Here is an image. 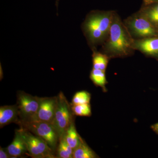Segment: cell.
<instances>
[{"mask_svg": "<svg viewBox=\"0 0 158 158\" xmlns=\"http://www.w3.org/2000/svg\"><path fill=\"white\" fill-rule=\"evenodd\" d=\"M114 14L111 11H93L87 15L82 29L91 47L102 43L109 36Z\"/></svg>", "mask_w": 158, "mask_h": 158, "instance_id": "6da1fadb", "label": "cell"}, {"mask_svg": "<svg viewBox=\"0 0 158 158\" xmlns=\"http://www.w3.org/2000/svg\"><path fill=\"white\" fill-rule=\"evenodd\" d=\"M105 51L114 56L128 55L134 49V40L117 15L114 14Z\"/></svg>", "mask_w": 158, "mask_h": 158, "instance_id": "7a4b0ae2", "label": "cell"}, {"mask_svg": "<svg viewBox=\"0 0 158 158\" xmlns=\"http://www.w3.org/2000/svg\"><path fill=\"white\" fill-rule=\"evenodd\" d=\"M18 125L20 127L42 138L56 152L60 138L52 124L45 122L34 121L20 123Z\"/></svg>", "mask_w": 158, "mask_h": 158, "instance_id": "3957f363", "label": "cell"}, {"mask_svg": "<svg viewBox=\"0 0 158 158\" xmlns=\"http://www.w3.org/2000/svg\"><path fill=\"white\" fill-rule=\"evenodd\" d=\"M71 105L62 91L57 96V104L53 125L56 130L59 138L65 134L74 119Z\"/></svg>", "mask_w": 158, "mask_h": 158, "instance_id": "277c9868", "label": "cell"}, {"mask_svg": "<svg viewBox=\"0 0 158 158\" xmlns=\"http://www.w3.org/2000/svg\"><path fill=\"white\" fill-rule=\"evenodd\" d=\"M24 140L28 154L34 158H55V152L42 138L35 135L28 131L20 127Z\"/></svg>", "mask_w": 158, "mask_h": 158, "instance_id": "5b68a950", "label": "cell"}, {"mask_svg": "<svg viewBox=\"0 0 158 158\" xmlns=\"http://www.w3.org/2000/svg\"><path fill=\"white\" fill-rule=\"evenodd\" d=\"M40 100V97L33 96L24 91H17L16 104L19 112L20 119L18 124L20 123L35 120L39 109Z\"/></svg>", "mask_w": 158, "mask_h": 158, "instance_id": "8992f818", "label": "cell"}, {"mask_svg": "<svg viewBox=\"0 0 158 158\" xmlns=\"http://www.w3.org/2000/svg\"><path fill=\"white\" fill-rule=\"evenodd\" d=\"M127 25L132 35L141 39L152 37L158 34L155 26L141 13L130 18Z\"/></svg>", "mask_w": 158, "mask_h": 158, "instance_id": "52a82bcc", "label": "cell"}, {"mask_svg": "<svg viewBox=\"0 0 158 158\" xmlns=\"http://www.w3.org/2000/svg\"><path fill=\"white\" fill-rule=\"evenodd\" d=\"M57 104V96L40 98L39 109L34 121L45 122L52 124Z\"/></svg>", "mask_w": 158, "mask_h": 158, "instance_id": "ba28073f", "label": "cell"}, {"mask_svg": "<svg viewBox=\"0 0 158 158\" xmlns=\"http://www.w3.org/2000/svg\"><path fill=\"white\" fill-rule=\"evenodd\" d=\"M12 158H19L28 154L27 148L19 129L16 130L11 144L6 148Z\"/></svg>", "mask_w": 158, "mask_h": 158, "instance_id": "9c48e42d", "label": "cell"}, {"mask_svg": "<svg viewBox=\"0 0 158 158\" xmlns=\"http://www.w3.org/2000/svg\"><path fill=\"white\" fill-rule=\"evenodd\" d=\"M19 112L16 104L5 106L0 107V127L2 128L11 123L18 124Z\"/></svg>", "mask_w": 158, "mask_h": 158, "instance_id": "30bf717a", "label": "cell"}, {"mask_svg": "<svg viewBox=\"0 0 158 158\" xmlns=\"http://www.w3.org/2000/svg\"><path fill=\"white\" fill-rule=\"evenodd\" d=\"M134 47L147 55H158V38L148 37L134 40Z\"/></svg>", "mask_w": 158, "mask_h": 158, "instance_id": "8fae6325", "label": "cell"}, {"mask_svg": "<svg viewBox=\"0 0 158 158\" xmlns=\"http://www.w3.org/2000/svg\"><path fill=\"white\" fill-rule=\"evenodd\" d=\"M63 135L67 143L74 150L79 146L83 140L77 132L74 119L72 122Z\"/></svg>", "mask_w": 158, "mask_h": 158, "instance_id": "7c38bea8", "label": "cell"}, {"mask_svg": "<svg viewBox=\"0 0 158 158\" xmlns=\"http://www.w3.org/2000/svg\"><path fill=\"white\" fill-rule=\"evenodd\" d=\"M56 151L57 158H73L74 149L67 143L64 135L59 138Z\"/></svg>", "mask_w": 158, "mask_h": 158, "instance_id": "4fadbf2b", "label": "cell"}, {"mask_svg": "<svg viewBox=\"0 0 158 158\" xmlns=\"http://www.w3.org/2000/svg\"><path fill=\"white\" fill-rule=\"evenodd\" d=\"M97 156L93 150L91 149L87 144L82 141L73 152V158H95Z\"/></svg>", "mask_w": 158, "mask_h": 158, "instance_id": "5bb4252c", "label": "cell"}, {"mask_svg": "<svg viewBox=\"0 0 158 158\" xmlns=\"http://www.w3.org/2000/svg\"><path fill=\"white\" fill-rule=\"evenodd\" d=\"M90 77L96 86L105 88L107 81L104 71L93 68L90 72Z\"/></svg>", "mask_w": 158, "mask_h": 158, "instance_id": "9a60e30c", "label": "cell"}, {"mask_svg": "<svg viewBox=\"0 0 158 158\" xmlns=\"http://www.w3.org/2000/svg\"><path fill=\"white\" fill-rule=\"evenodd\" d=\"M92 61L94 69L106 71L108 63V58L106 55L94 52Z\"/></svg>", "mask_w": 158, "mask_h": 158, "instance_id": "2e32d148", "label": "cell"}, {"mask_svg": "<svg viewBox=\"0 0 158 158\" xmlns=\"http://www.w3.org/2000/svg\"><path fill=\"white\" fill-rule=\"evenodd\" d=\"M155 4L154 6L143 9L141 13L156 27L158 26V2Z\"/></svg>", "mask_w": 158, "mask_h": 158, "instance_id": "e0dca14e", "label": "cell"}, {"mask_svg": "<svg viewBox=\"0 0 158 158\" xmlns=\"http://www.w3.org/2000/svg\"><path fill=\"white\" fill-rule=\"evenodd\" d=\"M74 115L81 116H90L91 115V107L90 103L71 106Z\"/></svg>", "mask_w": 158, "mask_h": 158, "instance_id": "ac0fdd59", "label": "cell"}, {"mask_svg": "<svg viewBox=\"0 0 158 158\" xmlns=\"http://www.w3.org/2000/svg\"><path fill=\"white\" fill-rule=\"evenodd\" d=\"M90 98L91 96L89 92L85 90L78 91L74 95L71 105L90 103Z\"/></svg>", "mask_w": 158, "mask_h": 158, "instance_id": "d6986e66", "label": "cell"}, {"mask_svg": "<svg viewBox=\"0 0 158 158\" xmlns=\"http://www.w3.org/2000/svg\"><path fill=\"white\" fill-rule=\"evenodd\" d=\"M11 156L9 154L6 148L0 147V158H11Z\"/></svg>", "mask_w": 158, "mask_h": 158, "instance_id": "ffe728a7", "label": "cell"}, {"mask_svg": "<svg viewBox=\"0 0 158 158\" xmlns=\"http://www.w3.org/2000/svg\"><path fill=\"white\" fill-rule=\"evenodd\" d=\"M144 4L146 6L158 3V0H144Z\"/></svg>", "mask_w": 158, "mask_h": 158, "instance_id": "44dd1931", "label": "cell"}, {"mask_svg": "<svg viewBox=\"0 0 158 158\" xmlns=\"http://www.w3.org/2000/svg\"><path fill=\"white\" fill-rule=\"evenodd\" d=\"M152 128L154 130V131H155L158 134V123L152 126Z\"/></svg>", "mask_w": 158, "mask_h": 158, "instance_id": "7402d4cb", "label": "cell"}, {"mask_svg": "<svg viewBox=\"0 0 158 158\" xmlns=\"http://www.w3.org/2000/svg\"><path fill=\"white\" fill-rule=\"evenodd\" d=\"M59 0H56V5L57 6V8H58V4H59Z\"/></svg>", "mask_w": 158, "mask_h": 158, "instance_id": "603a6c76", "label": "cell"}]
</instances>
